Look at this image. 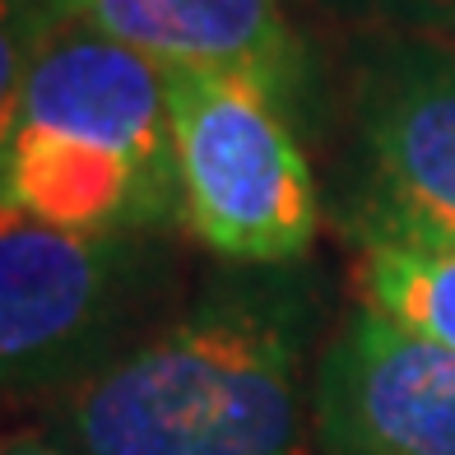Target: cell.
Segmentation results:
<instances>
[{
	"label": "cell",
	"instance_id": "cell-1",
	"mask_svg": "<svg viewBox=\"0 0 455 455\" xmlns=\"http://www.w3.org/2000/svg\"><path fill=\"white\" fill-rule=\"evenodd\" d=\"M302 316L237 288L70 386L52 432L79 455H302Z\"/></svg>",
	"mask_w": 455,
	"mask_h": 455
},
{
	"label": "cell",
	"instance_id": "cell-2",
	"mask_svg": "<svg viewBox=\"0 0 455 455\" xmlns=\"http://www.w3.org/2000/svg\"><path fill=\"white\" fill-rule=\"evenodd\" d=\"M177 219L204 251L265 270L312 251L321 191L288 102L256 79L168 70Z\"/></svg>",
	"mask_w": 455,
	"mask_h": 455
},
{
	"label": "cell",
	"instance_id": "cell-3",
	"mask_svg": "<svg viewBox=\"0 0 455 455\" xmlns=\"http://www.w3.org/2000/svg\"><path fill=\"white\" fill-rule=\"evenodd\" d=\"M158 298L149 233H79L0 200V395H66Z\"/></svg>",
	"mask_w": 455,
	"mask_h": 455
},
{
	"label": "cell",
	"instance_id": "cell-4",
	"mask_svg": "<svg viewBox=\"0 0 455 455\" xmlns=\"http://www.w3.org/2000/svg\"><path fill=\"white\" fill-rule=\"evenodd\" d=\"M354 131L371 191L367 237L455 246V47L363 37Z\"/></svg>",
	"mask_w": 455,
	"mask_h": 455
},
{
	"label": "cell",
	"instance_id": "cell-5",
	"mask_svg": "<svg viewBox=\"0 0 455 455\" xmlns=\"http://www.w3.org/2000/svg\"><path fill=\"white\" fill-rule=\"evenodd\" d=\"M325 455H455V354L363 302L312 381Z\"/></svg>",
	"mask_w": 455,
	"mask_h": 455
},
{
	"label": "cell",
	"instance_id": "cell-6",
	"mask_svg": "<svg viewBox=\"0 0 455 455\" xmlns=\"http://www.w3.org/2000/svg\"><path fill=\"white\" fill-rule=\"evenodd\" d=\"M56 24L102 33L163 70H214L256 79L288 108L307 52L283 0H43Z\"/></svg>",
	"mask_w": 455,
	"mask_h": 455
},
{
	"label": "cell",
	"instance_id": "cell-7",
	"mask_svg": "<svg viewBox=\"0 0 455 455\" xmlns=\"http://www.w3.org/2000/svg\"><path fill=\"white\" fill-rule=\"evenodd\" d=\"M358 288L371 312L455 354V246L413 237H363Z\"/></svg>",
	"mask_w": 455,
	"mask_h": 455
},
{
	"label": "cell",
	"instance_id": "cell-8",
	"mask_svg": "<svg viewBox=\"0 0 455 455\" xmlns=\"http://www.w3.org/2000/svg\"><path fill=\"white\" fill-rule=\"evenodd\" d=\"M56 19L43 0H0V158L10 149V135L24 108V84L33 70V56L52 33Z\"/></svg>",
	"mask_w": 455,
	"mask_h": 455
},
{
	"label": "cell",
	"instance_id": "cell-9",
	"mask_svg": "<svg viewBox=\"0 0 455 455\" xmlns=\"http://www.w3.org/2000/svg\"><path fill=\"white\" fill-rule=\"evenodd\" d=\"M330 19L367 37H432L455 47V0H312Z\"/></svg>",
	"mask_w": 455,
	"mask_h": 455
},
{
	"label": "cell",
	"instance_id": "cell-10",
	"mask_svg": "<svg viewBox=\"0 0 455 455\" xmlns=\"http://www.w3.org/2000/svg\"><path fill=\"white\" fill-rule=\"evenodd\" d=\"M0 455H79L70 446H60L56 437H5Z\"/></svg>",
	"mask_w": 455,
	"mask_h": 455
}]
</instances>
